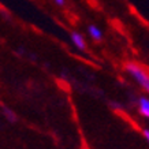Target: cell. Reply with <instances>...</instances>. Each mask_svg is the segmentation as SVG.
I'll use <instances>...</instances> for the list:
<instances>
[{"mask_svg":"<svg viewBox=\"0 0 149 149\" xmlns=\"http://www.w3.org/2000/svg\"><path fill=\"white\" fill-rule=\"evenodd\" d=\"M138 108L141 115L145 118H149V99L148 97H140L138 99Z\"/></svg>","mask_w":149,"mask_h":149,"instance_id":"277c9868","label":"cell"},{"mask_svg":"<svg viewBox=\"0 0 149 149\" xmlns=\"http://www.w3.org/2000/svg\"><path fill=\"white\" fill-rule=\"evenodd\" d=\"M3 112H4L6 116L8 118V120H11V122H15V120H17V116H15V113H14L10 108H7V107H3Z\"/></svg>","mask_w":149,"mask_h":149,"instance_id":"5b68a950","label":"cell"},{"mask_svg":"<svg viewBox=\"0 0 149 149\" xmlns=\"http://www.w3.org/2000/svg\"><path fill=\"white\" fill-rule=\"evenodd\" d=\"M55 4L59 6V7H63V6H66V0H54Z\"/></svg>","mask_w":149,"mask_h":149,"instance_id":"8992f818","label":"cell"},{"mask_svg":"<svg viewBox=\"0 0 149 149\" xmlns=\"http://www.w3.org/2000/svg\"><path fill=\"white\" fill-rule=\"evenodd\" d=\"M126 71L137 81V84L142 86V89L149 93V72L144 67H141L137 63H126Z\"/></svg>","mask_w":149,"mask_h":149,"instance_id":"6da1fadb","label":"cell"},{"mask_svg":"<svg viewBox=\"0 0 149 149\" xmlns=\"http://www.w3.org/2000/svg\"><path fill=\"white\" fill-rule=\"evenodd\" d=\"M88 33H89L91 38H93L95 41H100L103 38L101 29H100L99 26H96V25H89V26H88Z\"/></svg>","mask_w":149,"mask_h":149,"instance_id":"3957f363","label":"cell"},{"mask_svg":"<svg viewBox=\"0 0 149 149\" xmlns=\"http://www.w3.org/2000/svg\"><path fill=\"white\" fill-rule=\"evenodd\" d=\"M71 41H72V44H74V47H75L77 49H79V51H85L86 49V41H85V38H84V36H82L81 33L72 32L71 33Z\"/></svg>","mask_w":149,"mask_h":149,"instance_id":"7a4b0ae2","label":"cell"},{"mask_svg":"<svg viewBox=\"0 0 149 149\" xmlns=\"http://www.w3.org/2000/svg\"><path fill=\"white\" fill-rule=\"evenodd\" d=\"M142 133H144V136H145V138H146V141L149 142V130H144Z\"/></svg>","mask_w":149,"mask_h":149,"instance_id":"52a82bcc","label":"cell"}]
</instances>
